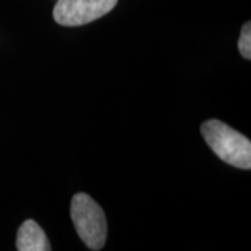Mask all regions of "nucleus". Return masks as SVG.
<instances>
[{"label": "nucleus", "mask_w": 251, "mask_h": 251, "mask_svg": "<svg viewBox=\"0 0 251 251\" xmlns=\"http://www.w3.org/2000/svg\"><path fill=\"white\" fill-rule=\"evenodd\" d=\"M50 249L45 232L35 221L28 219L20 226L17 233L18 251H49Z\"/></svg>", "instance_id": "nucleus-4"}, {"label": "nucleus", "mask_w": 251, "mask_h": 251, "mask_svg": "<svg viewBox=\"0 0 251 251\" xmlns=\"http://www.w3.org/2000/svg\"><path fill=\"white\" fill-rule=\"evenodd\" d=\"M116 4L117 0H57L53 18L64 27H78L108 14Z\"/></svg>", "instance_id": "nucleus-3"}, {"label": "nucleus", "mask_w": 251, "mask_h": 251, "mask_svg": "<svg viewBox=\"0 0 251 251\" xmlns=\"http://www.w3.org/2000/svg\"><path fill=\"white\" fill-rule=\"evenodd\" d=\"M239 52L246 60L251 59V24L246 23L242 28V34L239 38Z\"/></svg>", "instance_id": "nucleus-5"}, {"label": "nucleus", "mask_w": 251, "mask_h": 251, "mask_svg": "<svg viewBox=\"0 0 251 251\" xmlns=\"http://www.w3.org/2000/svg\"><path fill=\"white\" fill-rule=\"evenodd\" d=\"M70 215L84 244L90 250H102L108 236V224L102 208L88 194L78 193L72 200Z\"/></svg>", "instance_id": "nucleus-2"}, {"label": "nucleus", "mask_w": 251, "mask_h": 251, "mask_svg": "<svg viewBox=\"0 0 251 251\" xmlns=\"http://www.w3.org/2000/svg\"><path fill=\"white\" fill-rule=\"evenodd\" d=\"M201 134L208 147L226 163L239 169H251V143L230 126L219 120H206L201 126Z\"/></svg>", "instance_id": "nucleus-1"}]
</instances>
